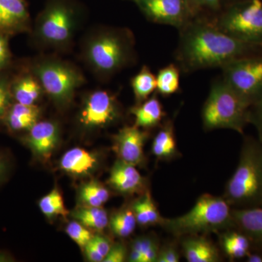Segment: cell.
Masks as SVG:
<instances>
[{"label":"cell","instance_id":"obj_1","mask_svg":"<svg viewBox=\"0 0 262 262\" xmlns=\"http://www.w3.org/2000/svg\"><path fill=\"white\" fill-rule=\"evenodd\" d=\"M179 30L176 58L184 72L222 68L231 61L262 50L259 46L231 37L214 23L203 20L192 18Z\"/></svg>","mask_w":262,"mask_h":262},{"label":"cell","instance_id":"obj_2","mask_svg":"<svg viewBox=\"0 0 262 262\" xmlns=\"http://www.w3.org/2000/svg\"><path fill=\"white\" fill-rule=\"evenodd\" d=\"M224 198L235 208L261 207L262 144L251 136L244 138L238 165L226 185Z\"/></svg>","mask_w":262,"mask_h":262},{"label":"cell","instance_id":"obj_3","mask_svg":"<svg viewBox=\"0 0 262 262\" xmlns=\"http://www.w3.org/2000/svg\"><path fill=\"white\" fill-rule=\"evenodd\" d=\"M162 227L176 237L196 235L235 229L232 209L224 196L202 194L190 211L173 219L164 218Z\"/></svg>","mask_w":262,"mask_h":262},{"label":"cell","instance_id":"obj_4","mask_svg":"<svg viewBox=\"0 0 262 262\" xmlns=\"http://www.w3.org/2000/svg\"><path fill=\"white\" fill-rule=\"evenodd\" d=\"M251 106L252 103L223 79L215 81L202 111L203 127L206 130L230 129L243 134L250 124Z\"/></svg>","mask_w":262,"mask_h":262},{"label":"cell","instance_id":"obj_5","mask_svg":"<svg viewBox=\"0 0 262 262\" xmlns=\"http://www.w3.org/2000/svg\"><path fill=\"white\" fill-rule=\"evenodd\" d=\"M84 54L95 72L113 75L134 58V39L127 30L101 31L88 40Z\"/></svg>","mask_w":262,"mask_h":262},{"label":"cell","instance_id":"obj_6","mask_svg":"<svg viewBox=\"0 0 262 262\" xmlns=\"http://www.w3.org/2000/svg\"><path fill=\"white\" fill-rule=\"evenodd\" d=\"M34 73L43 91L59 106L72 101L75 91L83 83V76L73 66L58 60L39 61L34 67Z\"/></svg>","mask_w":262,"mask_h":262},{"label":"cell","instance_id":"obj_7","mask_svg":"<svg viewBox=\"0 0 262 262\" xmlns=\"http://www.w3.org/2000/svg\"><path fill=\"white\" fill-rule=\"evenodd\" d=\"M231 37L262 48V0H246L214 22Z\"/></svg>","mask_w":262,"mask_h":262},{"label":"cell","instance_id":"obj_8","mask_svg":"<svg viewBox=\"0 0 262 262\" xmlns=\"http://www.w3.org/2000/svg\"><path fill=\"white\" fill-rule=\"evenodd\" d=\"M222 69L223 80L252 105L262 97V55L237 58Z\"/></svg>","mask_w":262,"mask_h":262},{"label":"cell","instance_id":"obj_9","mask_svg":"<svg viewBox=\"0 0 262 262\" xmlns=\"http://www.w3.org/2000/svg\"><path fill=\"white\" fill-rule=\"evenodd\" d=\"M75 27V17L72 10L63 5H53L38 20L37 34L45 44L52 47H63L70 42Z\"/></svg>","mask_w":262,"mask_h":262},{"label":"cell","instance_id":"obj_10","mask_svg":"<svg viewBox=\"0 0 262 262\" xmlns=\"http://www.w3.org/2000/svg\"><path fill=\"white\" fill-rule=\"evenodd\" d=\"M120 116L116 98L106 91H96L86 98L79 121L88 129L104 127L117 121Z\"/></svg>","mask_w":262,"mask_h":262},{"label":"cell","instance_id":"obj_11","mask_svg":"<svg viewBox=\"0 0 262 262\" xmlns=\"http://www.w3.org/2000/svg\"><path fill=\"white\" fill-rule=\"evenodd\" d=\"M154 23L181 29L192 19L186 0H130Z\"/></svg>","mask_w":262,"mask_h":262},{"label":"cell","instance_id":"obj_12","mask_svg":"<svg viewBox=\"0 0 262 262\" xmlns=\"http://www.w3.org/2000/svg\"><path fill=\"white\" fill-rule=\"evenodd\" d=\"M147 137V133L135 125L120 129L114 137L118 159L134 166L141 165L145 160L144 146Z\"/></svg>","mask_w":262,"mask_h":262},{"label":"cell","instance_id":"obj_13","mask_svg":"<svg viewBox=\"0 0 262 262\" xmlns=\"http://www.w3.org/2000/svg\"><path fill=\"white\" fill-rule=\"evenodd\" d=\"M108 184L117 192L124 194H144L146 180L136 166L118 159L110 171Z\"/></svg>","mask_w":262,"mask_h":262},{"label":"cell","instance_id":"obj_14","mask_svg":"<svg viewBox=\"0 0 262 262\" xmlns=\"http://www.w3.org/2000/svg\"><path fill=\"white\" fill-rule=\"evenodd\" d=\"M27 144L38 158L47 160L53 154L59 141V129L54 122H37L29 130Z\"/></svg>","mask_w":262,"mask_h":262},{"label":"cell","instance_id":"obj_15","mask_svg":"<svg viewBox=\"0 0 262 262\" xmlns=\"http://www.w3.org/2000/svg\"><path fill=\"white\" fill-rule=\"evenodd\" d=\"M235 229L248 236L252 245L251 251L262 253V208L232 209Z\"/></svg>","mask_w":262,"mask_h":262},{"label":"cell","instance_id":"obj_16","mask_svg":"<svg viewBox=\"0 0 262 262\" xmlns=\"http://www.w3.org/2000/svg\"><path fill=\"white\" fill-rule=\"evenodd\" d=\"M182 249L189 262H218L221 261L220 251L206 237L198 234L189 235L182 241Z\"/></svg>","mask_w":262,"mask_h":262},{"label":"cell","instance_id":"obj_17","mask_svg":"<svg viewBox=\"0 0 262 262\" xmlns=\"http://www.w3.org/2000/svg\"><path fill=\"white\" fill-rule=\"evenodd\" d=\"M97 165L96 155L79 147L67 151L60 160V168L63 171L75 176L89 175Z\"/></svg>","mask_w":262,"mask_h":262},{"label":"cell","instance_id":"obj_18","mask_svg":"<svg viewBox=\"0 0 262 262\" xmlns=\"http://www.w3.org/2000/svg\"><path fill=\"white\" fill-rule=\"evenodd\" d=\"M135 125L140 128H152L159 125L165 116L163 106L157 94L131 108Z\"/></svg>","mask_w":262,"mask_h":262},{"label":"cell","instance_id":"obj_19","mask_svg":"<svg viewBox=\"0 0 262 262\" xmlns=\"http://www.w3.org/2000/svg\"><path fill=\"white\" fill-rule=\"evenodd\" d=\"M151 151L157 159L163 161L175 159L179 156L173 123L170 120L165 122L155 136Z\"/></svg>","mask_w":262,"mask_h":262},{"label":"cell","instance_id":"obj_20","mask_svg":"<svg viewBox=\"0 0 262 262\" xmlns=\"http://www.w3.org/2000/svg\"><path fill=\"white\" fill-rule=\"evenodd\" d=\"M220 244L224 253L230 260L246 258L252 250L248 236L237 229H227L221 234Z\"/></svg>","mask_w":262,"mask_h":262},{"label":"cell","instance_id":"obj_21","mask_svg":"<svg viewBox=\"0 0 262 262\" xmlns=\"http://www.w3.org/2000/svg\"><path fill=\"white\" fill-rule=\"evenodd\" d=\"M136 222L141 227L162 225L164 218L160 215L151 193L146 191L131 205Z\"/></svg>","mask_w":262,"mask_h":262},{"label":"cell","instance_id":"obj_22","mask_svg":"<svg viewBox=\"0 0 262 262\" xmlns=\"http://www.w3.org/2000/svg\"><path fill=\"white\" fill-rule=\"evenodd\" d=\"M40 110L36 105L16 103L10 108L7 122L13 130H29L38 122Z\"/></svg>","mask_w":262,"mask_h":262},{"label":"cell","instance_id":"obj_23","mask_svg":"<svg viewBox=\"0 0 262 262\" xmlns=\"http://www.w3.org/2000/svg\"><path fill=\"white\" fill-rule=\"evenodd\" d=\"M160 244L155 236L144 235L136 237L131 243L127 261L130 262H157Z\"/></svg>","mask_w":262,"mask_h":262},{"label":"cell","instance_id":"obj_24","mask_svg":"<svg viewBox=\"0 0 262 262\" xmlns=\"http://www.w3.org/2000/svg\"><path fill=\"white\" fill-rule=\"evenodd\" d=\"M28 19V13L22 0H0V29L22 26Z\"/></svg>","mask_w":262,"mask_h":262},{"label":"cell","instance_id":"obj_25","mask_svg":"<svg viewBox=\"0 0 262 262\" xmlns=\"http://www.w3.org/2000/svg\"><path fill=\"white\" fill-rule=\"evenodd\" d=\"M72 215L84 227L95 230H103L110 222L107 213L101 207H81L72 212Z\"/></svg>","mask_w":262,"mask_h":262},{"label":"cell","instance_id":"obj_26","mask_svg":"<svg viewBox=\"0 0 262 262\" xmlns=\"http://www.w3.org/2000/svg\"><path fill=\"white\" fill-rule=\"evenodd\" d=\"M136 225L137 222L131 206L115 212L108 222L113 233L120 238L129 237L135 230Z\"/></svg>","mask_w":262,"mask_h":262},{"label":"cell","instance_id":"obj_27","mask_svg":"<svg viewBox=\"0 0 262 262\" xmlns=\"http://www.w3.org/2000/svg\"><path fill=\"white\" fill-rule=\"evenodd\" d=\"M42 87L37 79L27 76L15 84L13 95L17 103L25 105H35L42 94Z\"/></svg>","mask_w":262,"mask_h":262},{"label":"cell","instance_id":"obj_28","mask_svg":"<svg viewBox=\"0 0 262 262\" xmlns=\"http://www.w3.org/2000/svg\"><path fill=\"white\" fill-rule=\"evenodd\" d=\"M131 86L138 104L149 98L157 90L156 76L146 66L142 67L131 80Z\"/></svg>","mask_w":262,"mask_h":262},{"label":"cell","instance_id":"obj_29","mask_svg":"<svg viewBox=\"0 0 262 262\" xmlns=\"http://www.w3.org/2000/svg\"><path fill=\"white\" fill-rule=\"evenodd\" d=\"M157 91L165 97L171 96L180 89V68L170 63L163 67L156 76Z\"/></svg>","mask_w":262,"mask_h":262},{"label":"cell","instance_id":"obj_30","mask_svg":"<svg viewBox=\"0 0 262 262\" xmlns=\"http://www.w3.org/2000/svg\"><path fill=\"white\" fill-rule=\"evenodd\" d=\"M110 196L107 188L96 181L84 184L79 192L80 202L84 206L102 207L108 201Z\"/></svg>","mask_w":262,"mask_h":262},{"label":"cell","instance_id":"obj_31","mask_svg":"<svg viewBox=\"0 0 262 262\" xmlns=\"http://www.w3.org/2000/svg\"><path fill=\"white\" fill-rule=\"evenodd\" d=\"M39 208L43 214L48 219L56 216L66 217L69 214L59 190L53 189L46 196H43L39 203Z\"/></svg>","mask_w":262,"mask_h":262},{"label":"cell","instance_id":"obj_32","mask_svg":"<svg viewBox=\"0 0 262 262\" xmlns=\"http://www.w3.org/2000/svg\"><path fill=\"white\" fill-rule=\"evenodd\" d=\"M66 232L71 239L75 241L82 249H84L94 236L88 227H84L76 220L68 224Z\"/></svg>","mask_w":262,"mask_h":262},{"label":"cell","instance_id":"obj_33","mask_svg":"<svg viewBox=\"0 0 262 262\" xmlns=\"http://www.w3.org/2000/svg\"><path fill=\"white\" fill-rule=\"evenodd\" d=\"M191 16L202 9L216 10L220 8V0H186Z\"/></svg>","mask_w":262,"mask_h":262},{"label":"cell","instance_id":"obj_34","mask_svg":"<svg viewBox=\"0 0 262 262\" xmlns=\"http://www.w3.org/2000/svg\"><path fill=\"white\" fill-rule=\"evenodd\" d=\"M250 123L258 131V141L262 144V97L253 103L250 111Z\"/></svg>","mask_w":262,"mask_h":262},{"label":"cell","instance_id":"obj_35","mask_svg":"<svg viewBox=\"0 0 262 262\" xmlns=\"http://www.w3.org/2000/svg\"><path fill=\"white\" fill-rule=\"evenodd\" d=\"M180 253L174 244H168L160 248L157 262H179Z\"/></svg>","mask_w":262,"mask_h":262},{"label":"cell","instance_id":"obj_36","mask_svg":"<svg viewBox=\"0 0 262 262\" xmlns=\"http://www.w3.org/2000/svg\"><path fill=\"white\" fill-rule=\"evenodd\" d=\"M127 250L125 245L121 243L113 244L107 256L104 258V262H123L127 259Z\"/></svg>","mask_w":262,"mask_h":262},{"label":"cell","instance_id":"obj_37","mask_svg":"<svg viewBox=\"0 0 262 262\" xmlns=\"http://www.w3.org/2000/svg\"><path fill=\"white\" fill-rule=\"evenodd\" d=\"M91 242L92 243L96 251H98V253L101 255V257L104 260V258H106L108 252H110L112 246H113L110 239L106 238L104 236L98 235L97 234V235H94L93 237Z\"/></svg>","mask_w":262,"mask_h":262},{"label":"cell","instance_id":"obj_38","mask_svg":"<svg viewBox=\"0 0 262 262\" xmlns=\"http://www.w3.org/2000/svg\"><path fill=\"white\" fill-rule=\"evenodd\" d=\"M10 93L8 86L0 81V117L3 116L9 106Z\"/></svg>","mask_w":262,"mask_h":262},{"label":"cell","instance_id":"obj_39","mask_svg":"<svg viewBox=\"0 0 262 262\" xmlns=\"http://www.w3.org/2000/svg\"><path fill=\"white\" fill-rule=\"evenodd\" d=\"M10 52L8 40L3 36L0 35V70L4 68L9 61Z\"/></svg>","mask_w":262,"mask_h":262},{"label":"cell","instance_id":"obj_40","mask_svg":"<svg viewBox=\"0 0 262 262\" xmlns=\"http://www.w3.org/2000/svg\"><path fill=\"white\" fill-rule=\"evenodd\" d=\"M84 252H85L86 256L90 261L92 262H101L103 261V258L101 257V255L98 253L95 248L94 245L90 241L87 246L84 248Z\"/></svg>","mask_w":262,"mask_h":262},{"label":"cell","instance_id":"obj_41","mask_svg":"<svg viewBox=\"0 0 262 262\" xmlns=\"http://www.w3.org/2000/svg\"><path fill=\"white\" fill-rule=\"evenodd\" d=\"M246 259L248 262H262V253L251 251L246 256Z\"/></svg>","mask_w":262,"mask_h":262},{"label":"cell","instance_id":"obj_42","mask_svg":"<svg viewBox=\"0 0 262 262\" xmlns=\"http://www.w3.org/2000/svg\"><path fill=\"white\" fill-rule=\"evenodd\" d=\"M5 171H6V165H5L4 160L0 156V183L4 178Z\"/></svg>","mask_w":262,"mask_h":262},{"label":"cell","instance_id":"obj_43","mask_svg":"<svg viewBox=\"0 0 262 262\" xmlns=\"http://www.w3.org/2000/svg\"><path fill=\"white\" fill-rule=\"evenodd\" d=\"M13 261V258L8 253L0 251V262H10Z\"/></svg>","mask_w":262,"mask_h":262},{"label":"cell","instance_id":"obj_44","mask_svg":"<svg viewBox=\"0 0 262 262\" xmlns=\"http://www.w3.org/2000/svg\"><path fill=\"white\" fill-rule=\"evenodd\" d=\"M261 208H262V199H261Z\"/></svg>","mask_w":262,"mask_h":262}]
</instances>
